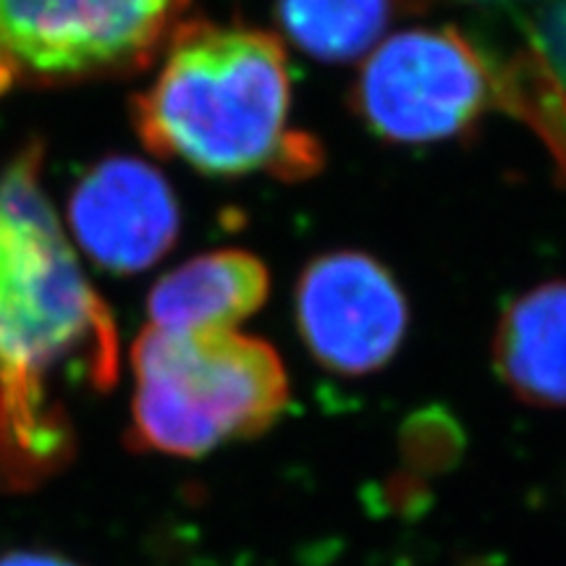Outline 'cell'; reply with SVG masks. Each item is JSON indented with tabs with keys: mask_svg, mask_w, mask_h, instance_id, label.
I'll list each match as a JSON object with an SVG mask.
<instances>
[{
	"mask_svg": "<svg viewBox=\"0 0 566 566\" xmlns=\"http://www.w3.org/2000/svg\"><path fill=\"white\" fill-rule=\"evenodd\" d=\"M108 388L118 334L42 187V147L0 171V483H34L71 449L59 375Z\"/></svg>",
	"mask_w": 566,
	"mask_h": 566,
	"instance_id": "1",
	"label": "cell"
},
{
	"mask_svg": "<svg viewBox=\"0 0 566 566\" xmlns=\"http://www.w3.org/2000/svg\"><path fill=\"white\" fill-rule=\"evenodd\" d=\"M292 71L281 38L244 24L184 19L153 82L132 101L142 145L208 176H313L323 147L292 126Z\"/></svg>",
	"mask_w": 566,
	"mask_h": 566,
	"instance_id": "2",
	"label": "cell"
},
{
	"mask_svg": "<svg viewBox=\"0 0 566 566\" xmlns=\"http://www.w3.org/2000/svg\"><path fill=\"white\" fill-rule=\"evenodd\" d=\"M132 446L195 459L265 433L289 405L279 352L239 331L147 325L132 346Z\"/></svg>",
	"mask_w": 566,
	"mask_h": 566,
	"instance_id": "3",
	"label": "cell"
},
{
	"mask_svg": "<svg viewBox=\"0 0 566 566\" xmlns=\"http://www.w3.org/2000/svg\"><path fill=\"white\" fill-rule=\"evenodd\" d=\"M192 0H0V95L150 69Z\"/></svg>",
	"mask_w": 566,
	"mask_h": 566,
	"instance_id": "4",
	"label": "cell"
},
{
	"mask_svg": "<svg viewBox=\"0 0 566 566\" xmlns=\"http://www.w3.org/2000/svg\"><path fill=\"white\" fill-rule=\"evenodd\" d=\"M491 105V51L457 27H412L380 40L352 87V111L365 129L405 147L462 139Z\"/></svg>",
	"mask_w": 566,
	"mask_h": 566,
	"instance_id": "5",
	"label": "cell"
},
{
	"mask_svg": "<svg viewBox=\"0 0 566 566\" xmlns=\"http://www.w3.org/2000/svg\"><path fill=\"white\" fill-rule=\"evenodd\" d=\"M294 323L313 359L342 378H365L396 357L409 328V302L373 254L325 252L302 268Z\"/></svg>",
	"mask_w": 566,
	"mask_h": 566,
	"instance_id": "6",
	"label": "cell"
},
{
	"mask_svg": "<svg viewBox=\"0 0 566 566\" xmlns=\"http://www.w3.org/2000/svg\"><path fill=\"white\" fill-rule=\"evenodd\" d=\"M71 244L97 268L132 275L153 268L179 239V202L158 168L108 158L76 181L66 205Z\"/></svg>",
	"mask_w": 566,
	"mask_h": 566,
	"instance_id": "7",
	"label": "cell"
},
{
	"mask_svg": "<svg viewBox=\"0 0 566 566\" xmlns=\"http://www.w3.org/2000/svg\"><path fill=\"white\" fill-rule=\"evenodd\" d=\"M271 294V273L258 254L216 250L197 254L163 279L147 296L150 325L174 334L237 331L263 307Z\"/></svg>",
	"mask_w": 566,
	"mask_h": 566,
	"instance_id": "8",
	"label": "cell"
},
{
	"mask_svg": "<svg viewBox=\"0 0 566 566\" xmlns=\"http://www.w3.org/2000/svg\"><path fill=\"white\" fill-rule=\"evenodd\" d=\"M493 365L516 399L566 407V281H543L514 296L493 334Z\"/></svg>",
	"mask_w": 566,
	"mask_h": 566,
	"instance_id": "9",
	"label": "cell"
},
{
	"mask_svg": "<svg viewBox=\"0 0 566 566\" xmlns=\"http://www.w3.org/2000/svg\"><path fill=\"white\" fill-rule=\"evenodd\" d=\"M394 0H275L281 32L323 63L365 59L384 40Z\"/></svg>",
	"mask_w": 566,
	"mask_h": 566,
	"instance_id": "10",
	"label": "cell"
},
{
	"mask_svg": "<svg viewBox=\"0 0 566 566\" xmlns=\"http://www.w3.org/2000/svg\"><path fill=\"white\" fill-rule=\"evenodd\" d=\"M495 105L522 118L554 155L566 184V84L533 48L501 59L491 51Z\"/></svg>",
	"mask_w": 566,
	"mask_h": 566,
	"instance_id": "11",
	"label": "cell"
},
{
	"mask_svg": "<svg viewBox=\"0 0 566 566\" xmlns=\"http://www.w3.org/2000/svg\"><path fill=\"white\" fill-rule=\"evenodd\" d=\"M472 3L506 13L530 40L537 55L548 61L566 84V0H472Z\"/></svg>",
	"mask_w": 566,
	"mask_h": 566,
	"instance_id": "12",
	"label": "cell"
},
{
	"mask_svg": "<svg viewBox=\"0 0 566 566\" xmlns=\"http://www.w3.org/2000/svg\"><path fill=\"white\" fill-rule=\"evenodd\" d=\"M0 566H74L66 558L53 554H32V551H19L0 558Z\"/></svg>",
	"mask_w": 566,
	"mask_h": 566,
	"instance_id": "13",
	"label": "cell"
},
{
	"mask_svg": "<svg viewBox=\"0 0 566 566\" xmlns=\"http://www.w3.org/2000/svg\"><path fill=\"white\" fill-rule=\"evenodd\" d=\"M396 11H405V13H428L430 9H436L438 3L443 0H394Z\"/></svg>",
	"mask_w": 566,
	"mask_h": 566,
	"instance_id": "14",
	"label": "cell"
}]
</instances>
